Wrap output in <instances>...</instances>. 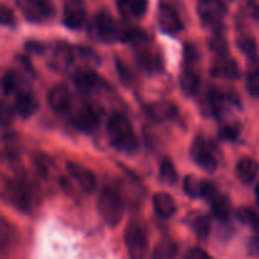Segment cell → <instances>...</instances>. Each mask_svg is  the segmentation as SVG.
<instances>
[{
	"mask_svg": "<svg viewBox=\"0 0 259 259\" xmlns=\"http://www.w3.org/2000/svg\"><path fill=\"white\" fill-rule=\"evenodd\" d=\"M110 143L123 153H136L139 148V141L131 121L123 114H113L106 124Z\"/></svg>",
	"mask_w": 259,
	"mask_h": 259,
	"instance_id": "cell-1",
	"label": "cell"
},
{
	"mask_svg": "<svg viewBox=\"0 0 259 259\" xmlns=\"http://www.w3.org/2000/svg\"><path fill=\"white\" fill-rule=\"evenodd\" d=\"M125 28L120 23L105 12L96 14L89 25V32L93 37L104 43H114L118 40H125Z\"/></svg>",
	"mask_w": 259,
	"mask_h": 259,
	"instance_id": "cell-2",
	"label": "cell"
},
{
	"mask_svg": "<svg viewBox=\"0 0 259 259\" xmlns=\"http://www.w3.org/2000/svg\"><path fill=\"white\" fill-rule=\"evenodd\" d=\"M4 197L13 207L20 212H32L35 205L34 192L23 180L10 179L4 182Z\"/></svg>",
	"mask_w": 259,
	"mask_h": 259,
	"instance_id": "cell-3",
	"label": "cell"
},
{
	"mask_svg": "<svg viewBox=\"0 0 259 259\" xmlns=\"http://www.w3.org/2000/svg\"><path fill=\"white\" fill-rule=\"evenodd\" d=\"M98 211L109 227H116L124 215V201L114 190L105 187L98 197Z\"/></svg>",
	"mask_w": 259,
	"mask_h": 259,
	"instance_id": "cell-4",
	"label": "cell"
},
{
	"mask_svg": "<svg viewBox=\"0 0 259 259\" xmlns=\"http://www.w3.org/2000/svg\"><path fill=\"white\" fill-rule=\"evenodd\" d=\"M67 113H70L71 123L75 125L76 129L83 133H93L100 124L99 109L88 101H81L77 105L71 103Z\"/></svg>",
	"mask_w": 259,
	"mask_h": 259,
	"instance_id": "cell-5",
	"label": "cell"
},
{
	"mask_svg": "<svg viewBox=\"0 0 259 259\" xmlns=\"http://www.w3.org/2000/svg\"><path fill=\"white\" fill-rule=\"evenodd\" d=\"M124 242L129 259H147L148 238L146 230L139 223L131 222L124 230Z\"/></svg>",
	"mask_w": 259,
	"mask_h": 259,
	"instance_id": "cell-6",
	"label": "cell"
},
{
	"mask_svg": "<svg viewBox=\"0 0 259 259\" xmlns=\"http://www.w3.org/2000/svg\"><path fill=\"white\" fill-rule=\"evenodd\" d=\"M197 12L201 22L214 30L222 29V19L227 14V4L223 0H200Z\"/></svg>",
	"mask_w": 259,
	"mask_h": 259,
	"instance_id": "cell-7",
	"label": "cell"
},
{
	"mask_svg": "<svg viewBox=\"0 0 259 259\" xmlns=\"http://www.w3.org/2000/svg\"><path fill=\"white\" fill-rule=\"evenodd\" d=\"M191 156L201 168L207 172H214L218 168V158L214 148L204 137H196L192 142Z\"/></svg>",
	"mask_w": 259,
	"mask_h": 259,
	"instance_id": "cell-8",
	"label": "cell"
},
{
	"mask_svg": "<svg viewBox=\"0 0 259 259\" xmlns=\"http://www.w3.org/2000/svg\"><path fill=\"white\" fill-rule=\"evenodd\" d=\"M73 83H75L76 89L83 95L100 93L108 86L106 81L99 73L93 70H89V68L78 70L73 76Z\"/></svg>",
	"mask_w": 259,
	"mask_h": 259,
	"instance_id": "cell-9",
	"label": "cell"
},
{
	"mask_svg": "<svg viewBox=\"0 0 259 259\" xmlns=\"http://www.w3.org/2000/svg\"><path fill=\"white\" fill-rule=\"evenodd\" d=\"M23 14L30 22H42L53 14L50 0H17Z\"/></svg>",
	"mask_w": 259,
	"mask_h": 259,
	"instance_id": "cell-10",
	"label": "cell"
},
{
	"mask_svg": "<svg viewBox=\"0 0 259 259\" xmlns=\"http://www.w3.org/2000/svg\"><path fill=\"white\" fill-rule=\"evenodd\" d=\"M50 66L56 72H65L76 60V48L68 43L58 42L52 51Z\"/></svg>",
	"mask_w": 259,
	"mask_h": 259,
	"instance_id": "cell-11",
	"label": "cell"
},
{
	"mask_svg": "<svg viewBox=\"0 0 259 259\" xmlns=\"http://www.w3.org/2000/svg\"><path fill=\"white\" fill-rule=\"evenodd\" d=\"M86 20V8L82 0H67L63 5L62 22L70 29H78Z\"/></svg>",
	"mask_w": 259,
	"mask_h": 259,
	"instance_id": "cell-12",
	"label": "cell"
},
{
	"mask_svg": "<svg viewBox=\"0 0 259 259\" xmlns=\"http://www.w3.org/2000/svg\"><path fill=\"white\" fill-rule=\"evenodd\" d=\"M158 19L162 30L169 33V34H176L184 29V23H182L179 13L171 5L162 4L159 7Z\"/></svg>",
	"mask_w": 259,
	"mask_h": 259,
	"instance_id": "cell-13",
	"label": "cell"
},
{
	"mask_svg": "<svg viewBox=\"0 0 259 259\" xmlns=\"http://www.w3.org/2000/svg\"><path fill=\"white\" fill-rule=\"evenodd\" d=\"M48 104L57 113H67L72 103V96L65 83H57L48 91Z\"/></svg>",
	"mask_w": 259,
	"mask_h": 259,
	"instance_id": "cell-14",
	"label": "cell"
},
{
	"mask_svg": "<svg viewBox=\"0 0 259 259\" xmlns=\"http://www.w3.org/2000/svg\"><path fill=\"white\" fill-rule=\"evenodd\" d=\"M67 171L70 172L71 176L76 180L78 186L86 192V194H93L96 189V177L90 169L76 162H68Z\"/></svg>",
	"mask_w": 259,
	"mask_h": 259,
	"instance_id": "cell-15",
	"label": "cell"
},
{
	"mask_svg": "<svg viewBox=\"0 0 259 259\" xmlns=\"http://www.w3.org/2000/svg\"><path fill=\"white\" fill-rule=\"evenodd\" d=\"M211 73L215 77L237 80L240 76V68L234 58H230L228 56H220L212 65Z\"/></svg>",
	"mask_w": 259,
	"mask_h": 259,
	"instance_id": "cell-16",
	"label": "cell"
},
{
	"mask_svg": "<svg viewBox=\"0 0 259 259\" xmlns=\"http://www.w3.org/2000/svg\"><path fill=\"white\" fill-rule=\"evenodd\" d=\"M119 13L126 19H138L146 14L148 9V0H118Z\"/></svg>",
	"mask_w": 259,
	"mask_h": 259,
	"instance_id": "cell-17",
	"label": "cell"
},
{
	"mask_svg": "<svg viewBox=\"0 0 259 259\" xmlns=\"http://www.w3.org/2000/svg\"><path fill=\"white\" fill-rule=\"evenodd\" d=\"M146 111L153 120L164 121L177 115V106L171 101H159L147 106Z\"/></svg>",
	"mask_w": 259,
	"mask_h": 259,
	"instance_id": "cell-18",
	"label": "cell"
},
{
	"mask_svg": "<svg viewBox=\"0 0 259 259\" xmlns=\"http://www.w3.org/2000/svg\"><path fill=\"white\" fill-rule=\"evenodd\" d=\"M39 104L37 99L28 93H20L15 98L14 101V111L22 118H29L33 114L37 113Z\"/></svg>",
	"mask_w": 259,
	"mask_h": 259,
	"instance_id": "cell-19",
	"label": "cell"
},
{
	"mask_svg": "<svg viewBox=\"0 0 259 259\" xmlns=\"http://www.w3.org/2000/svg\"><path fill=\"white\" fill-rule=\"evenodd\" d=\"M259 174V163L252 157H244L237 164V175L244 184H252Z\"/></svg>",
	"mask_w": 259,
	"mask_h": 259,
	"instance_id": "cell-20",
	"label": "cell"
},
{
	"mask_svg": "<svg viewBox=\"0 0 259 259\" xmlns=\"http://www.w3.org/2000/svg\"><path fill=\"white\" fill-rule=\"evenodd\" d=\"M153 207L157 214L161 218H164V219L174 217L177 210L174 197L168 194H164V192H159V194L154 195Z\"/></svg>",
	"mask_w": 259,
	"mask_h": 259,
	"instance_id": "cell-21",
	"label": "cell"
},
{
	"mask_svg": "<svg viewBox=\"0 0 259 259\" xmlns=\"http://www.w3.org/2000/svg\"><path fill=\"white\" fill-rule=\"evenodd\" d=\"M137 62L138 65L143 68L147 72H156V71H159L162 67L161 58H159L158 55H156L152 51L147 50L146 47L139 48L138 52H137Z\"/></svg>",
	"mask_w": 259,
	"mask_h": 259,
	"instance_id": "cell-22",
	"label": "cell"
},
{
	"mask_svg": "<svg viewBox=\"0 0 259 259\" xmlns=\"http://www.w3.org/2000/svg\"><path fill=\"white\" fill-rule=\"evenodd\" d=\"M207 100H209L212 113L217 116H220L228 110V106L233 104V96L227 95V94H223L212 89L209 93V99Z\"/></svg>",
	"mask_w": 259,
	"mask_h": 259,
	"instance_id": "cell-23",
	"label": "cell"
},
{
	"mask_svg": "<svg viewBox=\"0 0 259 259\" xmlns=\"http://www.w3.org/2000/svg\"><path fill=\"white\" fill-rule=\"evenodd\" d=\"M181 89L186 95L192 96L197 93L200 88V77L196 71L191 67H186L181 75Z\"/></svg>",
	"mask_w": 259,
	"mask_h": 259,
	"instance_id": "cell-24",
	"label": "cell"
},
{
	"mask_svg": "<svg viewBox=\"0 0 259 259\" xmlns=\"http://www.w3.org/2000/svg\"><path fill=\"white\" fill-rule=\"evenodd\" d=\"M179 252V247L172 239L164 238L159 240L152 252V259H174Z\"/></svg>",
	"mask_w": 259,
	"mask_h": 259,
	"instance_id": "cell-25",
	"label": "cell"
},
{
	"mask_svg": "<svg viewBox=\"0 0 259 259\" xmlns=\"http://www.w3.org/2000/svg\"><path fill=\"white\" fill-rule=\"evenodd\" d=\"M211 210L215 218L219 220H228L232 214V204L228 196L224 195H218L211 202Z\"/></svg>",
	"mask_w": 259,
	"mask_h": 259,
	"instance_id": "cell-26",
	"label": "cell"
},
{
	"mask_svg": "<svg viewBox=\"0 0 259 259\" xmlns=\"http://www.w3.org/2000/svg\"><path fill=\"white\" fill-rule=\"evenodd\" d=\"M210 50L217 53L218 56H227L228 53V40L223 34L222 29L214 30V34L209 39Z\"/></svg>",
	"mask_w": 259,
	"mask_h": 259,
	"instance_id": "cell-27",
	"label": "cell"
},
{
	"mask_svg": "<svg viewBox=\"0 0 259 259\" xmlns=\"http://www.w3.org/2000/svg\"><path fill=\"white\" fill-rule=\"evenodd\" d=\"M159 177L162 179V181L168 185L175 184L177 181L176 167L169 158H164L162 161L161 167H159Z\"/></svg>",
	"mask_w": 259,
	"mask_h": 259,
	"instance_id": "cell-28",
	"label": "cell"
},
{
	"mask_svg": "<svg viewBox=\"0 0 259 259\" xmlns=\"http://www.w3.org/2000/svg\"><path fill=\"white\" fill-rule=\"evenodd\" d=\"M202 184H204V181H200L196 176H192V175H189V176L185 177L184 190L187 196L194 197V199L201 197Z\"/></svg>",
	"mask_w": 259,
	"mask_h": 259,
	"instance_id": "cell-29",
	"label": "cell"
},
{
	"mask_svg": "<svg viewBox=\"0 0 259 259\" xmlns=\"http://www.w3.org/2000/svg\"><path fill=\"white\" fill-rule=\"evenodd\" d=\"M195 230V234L197 238L201 240H205L210 234V229H211V223H210V218L206 215H200V217L195 218L194 224H192Z\"/></svg>",
	"mask_w": 259,
	"mask_h": 259,
	"instance_id": "cell-30",
	"label": "cell"
},
{
	"mask_svg": "<svg viewBox=\"0 0 259 259\" xmlns=\"http://www.w3.org/2000/svg\"><path fill=\"white\" fill-rule=\"evenodd\" d=\"M237 218L240 223L253 228V229H259V214L249 207H242L237 211Z\"/></svg>",
	"mask_w": 259,
	"mask_h": 259,
	"instance_id": "cell-31",
	"label": "cell"
},
{
	"mask_svg": "<svg viewBox=\"0 0 259 259\" xmlns=\"http://www.w3.org/2000/svg\"><path fill=\"white\" fill-rule=\"evenodd\" d=\"M15 230L12 229L9 224L7 223V220H3L2 222V228H0V240H2V249L3 252L8 249V248L12 247L13 243L15 242Z\"/></svg>",
	"mask_w": 259,
	"mask_h": 259,
	"instance_id": "cell-32",
	"label": "cell"
},
{
	"mask_svg": "<svg viewBox=\"0 0 259 259\" xmlns=\"http://www.w3.org/2000/svg\"><path fill=\"white\" fill-rule=\"evenodd\" d=\"M238 47L239 50L247 56L248 58H252L257 56L258 52V47H257V43L253 38L250 37H242L238 39Z\"/></svg>",
	"mask_w": 259,
	"mask_h": 259,
	"instance_id": "cell-33",
	"label": "cell"
},
{
	"mask_svg": "<svg viewBox=\"0 0 259 259\" xmlns=\"http://www.w3.org/2000/svg\"><path fill=\"white\" fill-rule=\"evenodd\" d=\"M18 81H17V76L13 71H8V72L4 73L2 80V89L3 93H4L5 96L10 95V94L14 93V90L17 89Z\"/></svg>",
	"mask_w": 259,
	"mask_h": 259,
	"instance_id": "cell-34",
	"label": "cell"
},
{
	"mask_svg": "<svg viewBox=\"0 0 259 259\" xmlns=\"http://www.w3.org/2000/svg\"><path fill=\"white\" fill-rule=\"evenodd\" d=\"M247 76L249 81H258L259 78V57L249 58L247 65Z\"/></svg>",
	"mask_w": 259,
	"mask_h": 259,
	"instance_id": "cell-35",
	"label": "cell"
},
{
	"mask_svg": "<svg viewBox=\"0 0 259 259\" xmlns=\"http://www.w3.org/2000/svg\"><path fill=\"white\" fill-rule=\"evenodd\" d=\"M0 22H2L3 25H7V27L15 24L14 13L5 4H3L2 8H0Z\"/></svg>",
	"mask_w": 259,
	"mask_h": 259,
	"instance_id": "cell-36",
	"label": "cell"
},
{
	"mask_svg": "<svg viewBox=\"0 0 259 259\" xmlns=\"http://www.w3.org/2000/svg\"><path fill=\"white\" fill-rule=\"evenodd\" d=\"M218 189L212 182L209 181H204L202 184V192H201V197H204L205 200H207L209 202H211L215 197L218 196Z\"/></svg>",
	"mask_w": 259,
	"mask_h": 259,
	"instance_id": "cell-37",
	"label": "cell"
},
{
	"mask_svg": "<svg viewBox=\"0 0 259 259\" xmlns=\"http://www.w3.org/2000/svg\"><path fill=\"white\" fill-rule=\"evenodd\" d=\"M239 136V128L235 125H227L220 131V137L227 141H234Z\"/></svg>",
	"mask_w": 259,
	"mask_h": 259,
	"instance_id": "cell-38",
	"label": "cell"
},
{
	"mask_svg": "<svg viewBox=\"0 0 259 259\" xmlns=\"http://www.w3.org/2000/svg\"><path fill=\"white\" fill-rule=\"evenodd\" d=\"M184 259H211L210 255L201 248H191L185 253Z\"/></svg>",
	"mask_w": 259,
	"mask_h": 259,
	"instance_id": "cell-39",
	"label": "cell"
},
{
	"mask_svg": "<svg viewBox=\"0 0 259 259\" xmlns=\"http://www.w3.org/2000/svg\"><path fill=\"white\" fill-rule=\"evenodd\" d=\"M197 60V55H196V50H195L192 46H186L185 47V62L187 65H194V62H196Z\"/></svg>",
	"mask_w": 259,
	"mask_h": 259,
	"instance_id": "cell-40",
	"label": "cell"
},
{
	"mask_svg": "<svg viewBox=\"0 0 259 259\" xmlns=\"http://www.w3.org/2000/svg\"><path fill=\"white\" fill-rule=\"evenodd\" d=\"M247 249L250 255H259V235L250 238L247 244Z\"/></svg>",
	"mask_w": 259,
	"mask_h": 259,
	"instance_id": "cell-41",
	"label": "cell"
},
{
	"mask_svg": "<svg viewBox=\"0 0 259 259\" xmlns=\"http://www.w3.org/2000/svg\"><path fill=\"white\" fill-rule=\"evenodd\" d=\"M0 119H2L3 126H7L12 123V110L8 108L5 104L2 105V114H0Z\"/></svg>",
	"mask_w": 259,
	"mask_h": 259,
	"instance_id": "cell-42",
	"label": "cell"
},
{
	"mask_svg": "<svg viewBox=\"0 0 259 259\" xmlns=\"http://www.w3.org/2000/svg\"><path fill=\"white\" fill-rule=\"evenodd\" d=\"M247 8L253 17L259 19V0H247Z\"/></svg>",
	"mask_w": 259,
	"mask_h": 259,
	"instance_id": "cell-43",
	"label": "cell"
},
{
	"mask_svg": "<svg viewBox=\"0 0 259 259\" xmlns=\"http://www.w3.org/2000/svg\"><path fill=\"white\" fill-rule=\"evenodd\" d=\"M116 66H118V72H119V75L121 76V78H123L124 81L131 80L132 75L129 73L128 68L125 67V65H124L123 62H120V61H118V62H116Z\"/></svg>",
	"mask_w": 259,
	"mask_h": 259,
	"instance_id": "cell-44",
	"label": "cell"
},
{
	"mask_svg": "<svg viewBox=\"0 0 259 259\" xmlns=\"http://www.w3.org/2000/svg\"><path fill=\"white\" fill-rule=\"evenodd\" d=\"M27 47L29 48V51H33V52H38V53H39L40 51H42L43 46L40 45V43L30 42V43H28V45H27Z\"/></svg>",
	"mask_w": 259,
	"mask_h": 259,
	"instance_id": "cell-45",
	"label": "cell"
},
{
	"mask_svg": "<svg viewBox=\"0 0 259 259\" xmlns=\"http://www.w3.org/2000/svg\"><path fill=\"white\" fill-rule=\"evenodd\" d=\"M255 197H257V201L259 202V184L255 187Z\"/></svg>",
	"mask_w": 259,
	"mask_h": 259,
	"instance_id": "cell-46",
	"label": "cell"
}]
</instances>
